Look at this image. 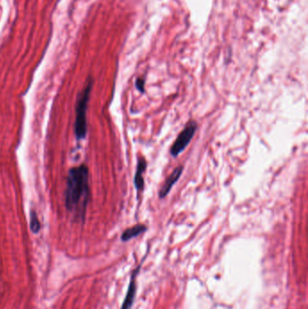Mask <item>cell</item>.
<instances>
[{
	"label": "cell",
	"mask_w": 308,
	"mask_h": 309,
	"mask_svg": "<svg viewBox=\"0 0 308 309\" xmlns=\"http://www.w3.org/2000/svg\"><path fill=\"white\" fill-rule=\"evenodd\" d=\"M136 86L140 92H145V80L139 78L136 82Z\"/></svg>",
	"instance_id": "9c48e42d"
},
{
	"label": "cell",
	"mask_w": 308,
	"mask_h": 309,
	"mask_svg": "<svg viewBox=\"0 0 308 309\" xmlns=\"http://www.w3.org/2000/svg\"><path fill=\"white\" fill-rule=\"evenodd\" d=\"M146 230H147V228L144 224H137V225L132 226L131 228L126 229L123 233L121 240H122V242H127V241H130L131 239L138 237L140 234L145 233Z\"/></svg>",
	"instance_id": "52a82bcc"
},
{
	"label": "cell",
	"mask_w": 308,
	"mask_h": 309,
	"mask_svg": "<svg viewBox=\"0 0 308 309\" xmlns=\"http://www.w3.org/2000/svg\"><path fill=\"white\" fill-rule=\"evenodd\" d=\"M90 197L89 169L82 165L73 167L69 171L66 190L65 205L68 210L73 212L79 216L85 214Z\"/></svg>",
	"instance_id": "6da1fadb"
},
{
	"label": "cell",
	"mask_w": 308,
	"mask_h": 309,
	"mask_svg": "<svg viewBox=\"0 0 308 309\" xmlns=\"http://www.w3.org/2000/svg\"><path fill=\"white\" fill-rule=\"evenodd\" d=\"M92 80L88 81L86 86L83 91H81L79 97L76 102V119L74 122V133L76 139L82 140L87 135V114L88 103L90 100L91 88H92Z\"/></svg>",
	"instance_id": "7a4b0ae2"
},
{
	"label": "cell",
	"mask_w": 308,
	"mask_h": 309,
	"mask_svg": "<svg viewBox=\"0 0 308 309\" xmlns=\"http://www.w3.org/2000/svg\"><path fill=\"white\" fill-rule=\"evenodd\" d=\"M183 171H184V167L179 166L173 171L172 174H170L168 178L166 179V182L163 185L162 188L160 189V192H159V197L160 198H165L166 195L169 194L172 187H174V184L177 182L178 179L180 178Z\"/></svg>",
	"instance_id": "5b68a950"
},
{
	"label": "cell",
	"mask_w": 308,
	"mask_h": 309,
	"mask_svg": "<svg viewBox=\"0 0 308 309\" xmlns=\"http://www.w3.org/2000/svg\"><path fill=\"white\" fill-rule=\"evenodd\" d=\"M196 131H197V123H196V121L192 120L189 123H187L186 127L178 135L175 141L173 144V146L170 149V153L174 158H176L178 154H181L183 151L186 149V147L189 145L191 140L194 138Z\"/></svg>",
	"instance_id": "3957f363"
},
{
	"label": "cell",
	"mask_w": 308,
	"mask_h": 309,
	"mask_svg": "<svg viewBox=\"0 0 308 309\" xmlns=\"http://www.w3.org/2000/svg\"><path fill=\"white\" fill-rule=\"evenodd\" d=\"M140 267L141 266L138 267V269L134 270V272H133L132 276H131V282H130V285H129L126 297H125V299L123 301L122 306H121V308L120 309H131L133 304H134L136 292H137V280H136V277H137V275L139 273Z\"/></svg>",
	"instance_id": "277c9868"
},
{
	"label": "cell",
	"mask_w": 308,
	"mask_h": 309,
	"mask_svg": "<svg viewBox=\"0 0 308 309\" xmlns=\"http://www.w3.org/2000/svg\"><path fill=\"white\" fill-rule=\"evenodd\" d=\"M146 167H147V163L144 157H140L138 163V167H137V172L135 174V187L137 188V190H143L144 188V177L143 174L146 171Z\"/></svg>",
	"instance_id": "8992f818"
},
{
	"label": "cell",
	"mask_w": 308,
	"mask_h": 309,
	"mask_svg": "<svg viewBox=\"0 0 308 309\" xmlns=\"http://www.w3.org/2000/svg\"><path fill=\"white\" fill-rule=\"evenodd\" d=\"M30 228L34 234H38L41 229V224L35 211H31L30 213Z\"/></svg>",
	"instance_id": "ba28073f"
}]
</instances>
